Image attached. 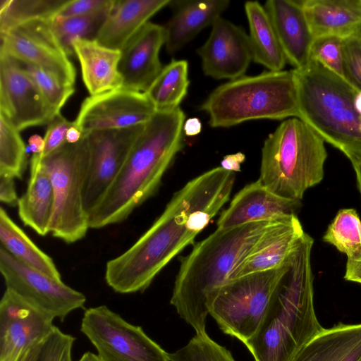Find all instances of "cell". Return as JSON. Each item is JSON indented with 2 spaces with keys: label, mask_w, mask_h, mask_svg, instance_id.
<instances>
[{
  "label": "cell",
  "mask_w": 361,
  "mask_h": 361,
  "mask_svg": "<svg viewBox=\"0 0 361 361\" xmlns=\"http://www.w3.org/2000/svg\"><path fill=\"white\" fill-rule=\"evenodd\" d=\"M343 79L361 91V39L350 36L343 40Z\"/></svg>",
  "instance_id": "obj_39"
},
{
  "label": "cell",
  "mask_w": 361,
  "mask_h": 361,
  "mask_svg": "<svg viewBox=\"0 0 361 361\" xmlns=\"http://www.w3.org/2000/svg\"><path fill=\"white\" fill-rule=\"evenodd\" d=\"M361 361V360H360Z\"/></svg>",
  "instance_id": "obj_53"
},
{
  "label": "cell",
  "mask_w": 361,
  "mask_h": 361,
  "mask_svg": "<svg viewBox=\"0 0 361 361\" xmlns=\"http://www.w3.org/2000/svg\"><path fill=\"white\" fill-rule=\"evenodd\" d=\"M235 179V172L218 166L185 183L137 241L106 262V284L121 294L144 292L227 203Z\"/></svg>",
  "instance_id": "obj_1"
},
{
  "label": "cell",
  "mask_w": 361,
  "mask_h": 361,
  "mask_svg": "<svg viewBox=\"0 0 361 361\" xmlns=\"http://www.w3.org/2000/svg\"><path fill=\"white\" fill-rule=\"evenodd\" d=\"M355 106L361 114V91H357L355 97Z\"/></svg>",
  "instance_id": "obj_51"
},
{
  "label": "cell",
  "mask_w": 361,
  "mask_h": 361,
  "mask_svg": "<svg viewBox=\"0 0 361 361\" xmlns=\"http://www.w3.org/2000/svg\"><path fill=\"white\" fill-rule=\"evenodd\" d=\"M0 54L42 68L74 86L76 72L49 20L29 21L0 32Z\"/></svg>",
  "instance_id": "obj_13"
},
{
  "label": "cell",
  "mask_w": 361,
  "mask_h": 361,
  "mask_svg": "<svg viewBox=\"0 0 361 361\" xmlns=\"http://www.w3.org/2000/svg\"><path fill=\"white\" fill-rule=\"evenodd\" d=\"M314 38L351 36L361 24V0H302Z\"/></svg>",
  "instance_id": "obj_25"
},
{
  "label": "cell",
  "mask_w": 361,
  "mask_h": 361,
  "mask_svg": "<svg viewBox=\"0 0 361 361\" xmlns=\"http://www.w3.org/2000/svg\"><path fill=\"white\" fill-rule=\"evenodd\" d=\"M95 12L82 16L50 20L51 27L68 56L74 51L72 43L77 39H96L115 4Z\"/></svg>",
  "instance_id": "obj_31"
},
{
  "label": "cell",
  "mask_w": 361,
  "mask_h": 361,
  "mask_svg": "<svg viewBox=\"0 0 361 361\" xmlns=\"http://www.w3.org/2000/svg\"><path fill=\"white\" fill-rule=\"evenodd\" d=\"M351 36L361 39V24L357 27Z\"/></svg>",
  "instance_id": "obj_52"
},
{
  "label": "cell",
  "mask_w": 361,
  "mask_h": 361,
  "mask_svg": "<svg viewBox=\"0 0 361 361\" xmlns=\"http://www.w3.org/2000/svg\"><path fill=\"white\" fill-rule=\"evenodd\" d=\"M183 130L187 136L197 135L202 130V123L198 118H190L185 121Z\"/></svg>",
  "instance_id": "obj_45"
},
{
  "label": "cell",
  "mask_w": 361,
  "mask_h": 361,
  "mask_svg": "<svg viewBox=\"0 0 361 361\" xmlns=\"http://www.w3.org/2000/svg\"><path fill=\"white\" fill-rule=\"evenodd\" d=\"M197 52L204 75L216 80L244 75L252 61L248 35L221 16L214 21L208 39Z\"/></svg>",
  "instance_id": "obj_17"
},
{
  "label": "cell",
  "mask_w": 361,
  "mask_h": 361,
  "mask_svg": "<svg viewBox=\"0 0 361 361\" xmlns=\"http://www.w3.org/2000/svg\"><path fill=\"white\" fill-rule=\"evenodd\" d=\"M82 138L81 131L73 124L69 128L66 134V142L74 144L79 142Z\"/></svg>",
  "instance_id": "obj_48"
},
{
  "label": "cell",
  "mask_w": 361,
  "mask_h": 361,
  "mask_svg": "<svg viewBox=\"0 0 361 361\" xmlns=\"http://www.w3.org/2000/svg\"><path fill=\"white\" fill-rule=\"evenodd\" d=\"M0 241L1 246L22 263L62 280L53 259L35 245L3 207L0 209Z\"/></svg>",
  "instance_id": "obj_29"
},
{
  "label": "cell",
  "mask_w": 361,
  "mask_h": 361,
  "mask_svg": "<svg viewBox=\"0 0 361 361\" xmlns=\"http://www.w3.org/2000/svg\"><path fill=\"white\" fill-rule=\"evenodd\" d=\"M322 240L347 256L361 247V220L356 210L351 208L339 210Z\"/></svg>",
  "instance_id": "obj_34"
},
{
  "label": "cell",
  "mask_w": 361,
  "mask_h": 361,
  "mask_svg": "<svg viewBox=\"0 0 361 361\" xmlns=\"http://www.w3.org/2000/svg\"><path fill=\"white\" fill-rule=\"evenodd\" d=\"M354 169L357 186L361 195V154H350L347 156Z\"/></svg>",
  "instance_id": "obj_46"
},
{
  "label": "cell",
  "mask_w": 361,
  "mask_h": 361,
  "mask_svg": "<svg viewBox=\"0 0 361 361\" xmlns=\"http://www.w3.org/2000/svg\"><path fill=\"white\" fill-rule=\"evenodd\" d=\"M245 159V155L242 152L228 154L223 158L221 166L227 171L238 172L240 171L241 164L244 162Z\"/></svg>",
  "instance_id": "obj_44"
},
{
  "label": "cell",
  "mask_w": 361,
  "mask_h": 361,
  "mask_svg": "<svg viewBox=\"0 0 361 361\" xmlns=\"http://www.w3.org/2000/svg\"><path fill=\"white\" fill-rule=\"evenodd\" d=\"M26 164V148L19 131L0 114V175L22 178Z\"/></svg>",
  "instance_id": "obj_33"
},
{
  "label": "cell",
  "mask_w": 361,
  "mask_h": 361,
  "mask_svg": "<svg viewBox=\"0 0 361 361\" xmlns=\"http://www.w3.org/2000/svg\"><path fill=\"white\" fill-rule=\"evenodd\" d=\"M167 356L169 361H235L228 350L207 334H195L185 346L167 353Z\"/></svg>",
  "instance_id": "obj_36"
},
{
  "label": "cell",
  "mask_w": 361,
  "mask_h": 361,
  "mask_svg": "<svg viewBox=\"0 0 361 361\" xmlns=\"http://www.w3.org/2000/svg\"><path fill=\"white\" fill-rule=\"evenodd\" d=\"M14 179L12 177L0 175V200L11 207L18 205L19 200Z\"/></svg>",
  "instance_id": "obj_43"
},
{
  "label": "cell",
  "mask_w": 361,
  "mask_h": 361,
  "mask_svg": "<svg viewBox=\"0 0 361 361\" xmlns=\"http://www.w3.org/2000/svg\"><path fill=\"white\" fill-rule=\"evenodd\" d=\"M276 221L216 228L180 258L170 303L196 334H207L206 319L213 293Z\"/></svg>",
  "instance_id": "obj_4"
},
{
  "label": "cell",
  "mask_w": 361,
  "mask_h": 361,
  "mask_svg": "<svg viewBox=\"0 0 361 361\" xmlns=\"http://www.w3.org/2000/svg\"><path fill=\"white\" fill-rule=\"evenodd\" d=\"M0 271L8 290L63 322L82 308L85 295L63 282L32 268L0 246Z\"/></svg>",
  "instance_id": "obj_11"
},
{
  "label": "cell",
  "mask_w": 361,
  "mask_h": 361,
  "mask_svg": "<svg viewBox=\"0 0 361 361\" xmlns=\"http://www.w3.org/2000/svg\"><path fill=\"white\" fill-rule=\"evenodd\" d=\"M145 125L94 130L83 136L88 149L83 189L84 206L88 215L117 176Z\"/></svg>",
  "instance_id": "obj_12"
},
{
  "label": "cell",
  "mask_w": 361,
  "mask_h": 361,
  "mask_svg": "<svg viewBox=\"0 0 361 361\" xmlns=\"http://www.w3.org/2000/svg\"><path fill=\"white\" fill-rule=\"evenodd\" d=\"M165 44L163 25L148 22L122 49L118 69L124 89L145 92L163 67L159 51Z\"/></svg>",
  "instance_id": "obj_19"
},
{
  "label": "cell",
  "mask_w": 361,
  "mask_h": 361,
  "mask_svg": "<svg viewBox=\"0 0 361 361\" xmlns=\"http://www.w3.org/2000/svg\"><path fill=\"white\" fill-rule=\"evenodd\" d=\"M344 279L361 284V247L347 256Z\"/></svg>",
  "instance_id": "obj_42"
},
{
  "label": "cell",
  "mask_w": 361,
  "mask_h": 361,
  "mask_svg": "<svg viewBox=\"0 0 361 361\" xmlns=\"http://www.w3.org/2000/svg\"><path fill=\"white\" fill-rule=\"evenodd\" d=\"M54 319L6 289L0 300V361H20L50 333Z\"/></svg>",
  "instance_id": "obj_15"
},
{
  "label": "cell",
  "mask_w": 361,
  "mask_h": 361,
  "mask_svg": "<svg viewBox=\"0 0 361 361\" xmlns=\"http://www.w3.org/2000/svg\"><path fill=\"white\" fill-rule=\"evenodd\" d=\"M0 114L18 131L48 124L57 115L19 63L2 54H0Z\"/></svg>",
  "instance_id": "obj_16"
},
{
  "label": "cell",
  "mask_w": 361,
  "mask_h": 361,
  "mask_svg": "<svg viewBox=\"0 0 361 361\" xmlns=\"http://www.w3.org/2000/svg\"><path fill=\"white\" fill-rule=\"evenodd\" d=\"M171 0H116L96 40L121 51L149 20Z\"/></svg>",
  "instance_id": "obj_24"
},
{
  "label": "cell",
  "mask_w": 361,
  "mask_h": 361,
  "mask_svg": "<svg viewBox=\"0 0 361 361\" xmlns=\"http://www.w3.org/2000/svg\"><path fill=\"white\" fill-rule=\"evenodd\" d=\"M72 47L80 63L83 82L91 95L123 87L118 69L120 50L106 47L96 39H77Z\"/></svg>",
  "instance_id": "obj_23"
},
{
  "label": "cell",
  "mask_w": 361,
  "mask_h": 361,
  "mask_svg": "<svg viewBox=\"0 0 361 361\" xmlns=\"http://www.w3.org/2000/svg\"><path fill=\"white\" fill-rule=\"evenodd\" d=\"M264 7L269 17L286 61L294 68L310 61L314 37L305 16L301 1L269 0Z\"/></svg>",
  "instance_id": "obj_21"
},
{
  "label": "cell",
  "mask_w": 361,
  "mask_h": 361,
  "mask_svg": "<svg viewBox=\"0 0 361 361\" xmlns=\"http://www.w3.org/2000/svg\"><path fill=\"white\" fill-rule=\"evenodd\" d=\"M185 115L179 107L157 111L135 142L111 186L89 214L90 228L125 221L150 198L184 146Z\"/></svg>",
  "instance_id": "obj_2"
},
{
  "label": "cell",
  "mask_w": 361,
  "mask_h": 361,
  "mask_svg": "<svg viewBox=\"0 0 361 361\" xmlns=\"http://www.w3.org/2000/svg\"><path fill=\"white\" fill-rule=\"evenodd\" d=\"M343 38L336 36L314 38L310 49V60L318 62L343 78Z\"/></svg>",
  "instance_id": "obj_37"
},
{
  "label": "cell",
  "mask_w": 361,
  "mask_h": 361,
  "mask_svg": "<svg viewBox=\"0 0 361 361\" xmlns=\"http://www.w3.org/2000/svg\"><path fill=\"white\" fill-rule=\"evenodd\" d=\"M324 142L300 118L284 120L264 142L259 181L277 195L301 201L324 178Z\"/></svg>",
  "instance_id": "obj_6"
},
{
  "label": "cell",
  "mask_w": 361,
  "mask_h": 361,
  "mask_svg": "<svg viewBox=\"0 0 361 361\" xmlns=\"http://www.w3.org/2000/svg\"><path fill=\"white\" fill-rule=\"evenodd\" d=\"M114 0H68L56 17L68 18L91 13L113 3Z\"/></svg>",
  "instance_id": "obj_41"
},
{
  "label": "cell",
  "mask_w": 361,
  "mask_h": 361,
  "mask_svg": "<svg viewBox=\"0 0 361 361\" xmlns=\"http://www.w3.org/2000/svg\"><path fill=\"white\" fill-rule=\"evenodd\" d=\"M75 338L63 333L54 325L42 341L35 361H72L71 353Z\"/></svg>",
  "instance_id": "obj_38"
},
{
  "label": "cell",
  "mask_w": 361,
  "mask_h": 361,
  "mask_svg": "<svg viewBox=\"0 0 361 361\" xmlns=\"http://www.w3.org/2000/svg\"><path fill=\"white\" fill-rule=\"evenodd\" d=\"M313 243L305 233L286 260L257 330L244 343L255 361H291L324 329L314 305Z\"/></svg>",
  "instance_id": "obj_3"
},
{
  "label": "cell",
  "mask_w": 361,
  "mask_h": 361,
  "mask_svg": "<svg viewBox=\"0 0 361 361\" xmlns=\"http://www.w3.org/2000/svg\"><path fill=\"white\" fill-rule=\"evenodd\" d=\"M305 233L297 215L276 221L235 267L228 280L280 267Z\"/></svg>",
  "instance_id": "obj_20"
},
{
  "label": "cell",
  "mask_w": 361,
  "mask_h": 361,
  "mask_svg": "<svg viewBox=\"0 0 361 361\" xmlns=\"http://www.w3.org/2000/svg\"><path fill=\"white\" fill-rule=\"evenodd\" d=\"M77 361H103L102 358L92 352L85 353Z\"/></svg>",
  "instance_id": "obj_50"
},
{
  "label": "cell",
  "mask_w": 361,
  "mask_h": 361,
  "mask_svg": "<svg viewBox=\"0 0 361 361\" xmlns=\"http://www.w3.org/2000/svg\"><path fill=\"white\" fill-rule=\"evenodd\" d=\"M190 80L186 60L173 59L145 92L157 111H169L179 107L187 94Z\"/></svg>",
  "instance_id": "obj_30"
},
{
  "label": "cell",
  "mask_w": 361,
  "mask_h": 361,
  "mask_svg": "<svg viewBox=\"0 0 361 361\" xmlns=\"http://www.w3.org/2000/svg\"><path fill=\"white\" fill-rule=\"evenodd\" d=\"M18 215L25 226L44 236L49 233L54 207L52 183L41 163L30 166V176L25 192L19 197Z\"/></svg>",
  "instance_id": "obj_27"
},
{
  "label": "cell",
  "mask_w": 361,
  "mask_h": 361,
  "mask_svg": "<svg viewBox=\"0 0 361 361\" xmlns=\"http://www.w3.org/2000/svg\"><path fill=\"white\" fill-rule=\"evenodd\" d=\"M42 342L30 348L20 361H35Z\"/></svg>",
  "instance_id": "obj_49"
},
{
  "label": "cell",
  "mask_w": 361,
  "mask_h": 361,
  "mask_svg": "<svg viewBox=\"0 0 361 361\" xmlns=\"http://www.w3.org/2000/svg\"><path fill=\"white\" fill-rule=\"evenodd\" d=\"M252 61L270 71H281L287 63L272 23L258 1L245 3Z\"/></svg>",
  "instance_id": "obj_28"
},
{
  "label": "cell",
  "mask_w": 361,
  "mask_h": 361,
  "mask_svg": "<svg viewBox=\"0 0 361 361\" xmlns=\"http://www.w3.org/2000/svg\"><path fill=\"white\" fill-rule=\"evenodd\" d=\"M156 111L145 92L120 88L87 97L74 123L83 137L94 130L145 125Z\"/></svg>",
  "instance_id": "obj_14"
},
{
  "label": "cell",
  "mask_w": 361,
  "mask_h": 361,
  "mask_svg": "<svg viewBox=\"0 0 361 361\" xmlns=\"http://www.w3.org/2000/svg\"><path fill=\"white\" fill-rule=\"evenodd\" d=\"M229 3L228 0L171 1L173 13L164 25L166 51L177 52L202 30L212 26Z\"/></svg>",
  "instance_id": "obj_22"
},
{
  "label": "cell",
  "mask_w": 361,
  "mask_h": 361,
  "mask_svg": "<svg viewBox=\"0 0 361 361\" xmlns=\"http://www.w3.org/2000/svg\"><path fill=\"white\" fill-rule=\"evenodd\" d=\"M73 124V122L68 121L61 113L56 115L48 123L44 137V149L40 154H32L30 166L39 164L42 159L66 143L67 131Z\"/></svg>",
  "instance_id": "obj_40"
},
{
  "label": "cell",
  "mask_w": 361,
  "mask_h": 361,
  "mask_svg": "<svg viewBox=\"0 0 361 361\" xmlns=\"http://www.w3.org/2000/svg\"><path fill=\"white\" fill-rule=\"evenodd\" d=\"M361 323L324 328L291 361H360Z\"/></svg>",
  "instance_id": "obj_26"
},
{
  "label": "cell",
  "mask_w": 361,
  "mask_h": 361,
  "mask_svg": "<svg viewBox=\"0 0 361 361\" xmlns=\"http://www.w3.org/2000/svg\"><path fill=\"white\" fill-rule=\"evenodd\" d=\"M68 0H1L0 32L35 20H52Z\"/></svg>",
  "instance_id": "obj_32"
},
{
  "label": "cell",
  "mask_w": 361,
  "mask_h": 361,
  "mask_svg": "<svg viewBox=\"0 0 361 361\" xmlns=\"http://www.w3.org/2000/svg\"><path fill=\"white\" fill-rule=\"evenodd\" d=\"M299 200L277 195L258 179L243 187L219 216L217 228H231L257 221H274L297 215Z\"/></svg>",
  "instance_id": "obj_18"
},
{
  "label": "cell",
  "mask_w": 361,
  "mask_h": 361,
  "mask_svg": "<svg viewBox=\"0 0 361 361\" xmlns=\"http://www.w3.org/2000/svg\"><path fill=\"white\" fill-rule=\"evenodd\" d=\"M200 109L212 128H229L259 119L299 118L294 70L243 75L214 89Z\"/></svg>",
  "instance_id": "obj_7"
},
{
  "label": "cell",
  "mask_w": 361,
  "mask_h": 361,
  "mask_svg": "<svg viewBox=\"0 0 361 361\" xmlns=\"http://www.w3.org/2000/svg\"><path fill=\"white\" fill-rule=\"evenodd\" d=\"M80 331L103 361H169L167 353L141 326L106 305L86 309Z\"/></svg>",
  "instance_id": "obj_10"
},
{
  "label": "cell",
  "mask_w": 361,
  "mask_h": 361,
  "mask_svg": "<svg viewBox=\"0 0 361 361\" xmlns=\"http://www.w3.org/2000/svg\"><path fill=\"white\" fill-rule=\"evenodd\" d=\"M35 82L56 114L74 92V87L61 81L50 72L36 66L18 61Z\"/></svg>",
  "instance_id": "obj_35"
},
{
  "label": "cell",
  "mask_w": 361,
  "mask_h": 361,
  "mask_svg": "<svg viewBox=\"0 0 361 361\" xmlns=\"http://www.w3.org/2000/svg\"><path fill=\"white\" fill-rule=\"evenodd\" d=\"M29 147L33 154H40L44 146V138H42L39 135H34L31 136L28 140Z\"/></svg>",
  "instance_id": "obj_47"
},
{
  "label": "cell",
  "mask_w": 361,
  "mask_h": 361,
  "mask_svg": "<svg viewBox=\"0 0 361 361\" xmlns=\"http://www.w3.org/2000/svg\"><path fill=\"white\" fill-rule=\"evenodd\" d=\"M293 70L299 118L346 157L361 154V114L355 106L357 90L315 61Z\"/></svg>",
  "instance_id": "obj_5"
},
{
  "label": "cell",
  "mask_w": 361,
  "mask_h": 361,
  "mask_svg": "<svg viewBox=\"0 0 361 361\" xmlns=\"http://www.w3.org/2000/svg\"><path fill=\"white\" fill-rule=\"evenodd\" d=\"M285 262L275 269L228 280L213 293L209 314L224 334L243 343L255 334L285 270Z\"/></svg>",
  "instance_id": "obj_9"
},
{
  "label": "cell",
  "mask_w": 361,
  "mask_h": 361,
  "mask_svg": "<svg viewBox=\"0 0 361 361\" xmlns=\"http://www.w3.org/2000/svg\"><path fill=\"white\" fill-rule=\"evenodd\" d=\"M39 163L49 175L54 195L49 233L68 244L82 239L90 228L83 202L88 164L85 137L74 144L65 143Z\"/></svg>",
  "instance_id": "obj_8"
}]
</instances>
